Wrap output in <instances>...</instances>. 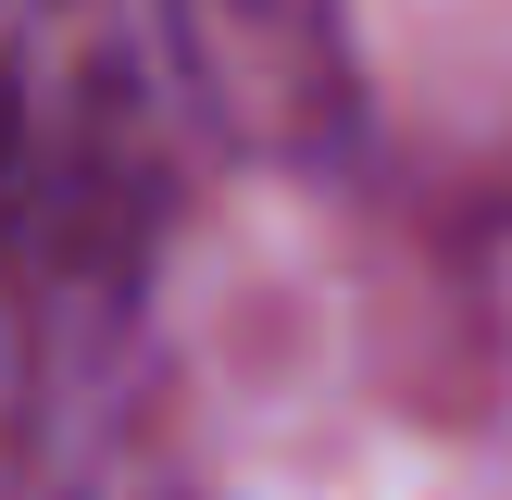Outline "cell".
Here are the masks:
<instances>
[{
  "label": "cell",
  "instance_id": "6da1fadb",
  "mask_svg": "<svg viewBox=\"0 0 512 500\" xmlns=\"http://www.w3.org/2000/svg\"><path fill=\"white\" fill-rule=\"evenodd\" d=\"M13 50V38H0ZM25 125H38V100H25V63H0V175L25 163Z\"/></svg>",
  "mask_w": 512,
  "mask_h": 500
}]
</instances>
